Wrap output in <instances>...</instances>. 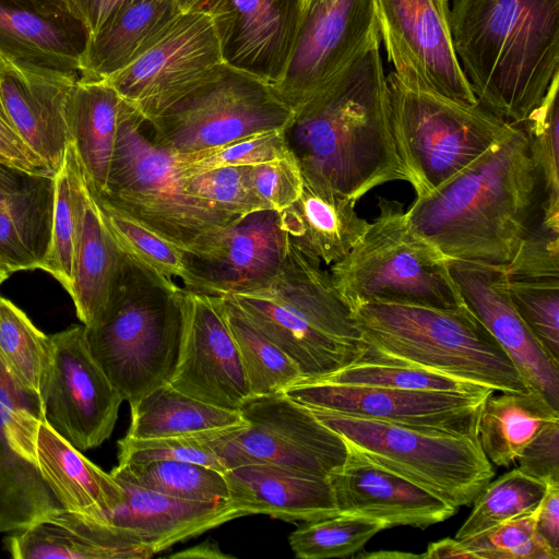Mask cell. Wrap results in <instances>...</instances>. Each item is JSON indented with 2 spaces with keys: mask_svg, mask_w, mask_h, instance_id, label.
<instances>
[{
  "mask_svg": "<svg viewBox=\"0 0 559 559\" xmlns=\"http://www.w3.org/2000/svg\"><path fill=\"white\" fill-rule=\"evenodd\" d=\"M287 246L280 213L253 212L226 226L205 252L187 253L189 290L224 297L260 284L277 271Z\"/></svg>",
  "mask_w": 559,
  "mask_h": 559,
  "instance_id": "21",
  "label": "cell"
},
{
  "mask_svg": "<svg viewBox=\"0 0 559 559\" xmlns=\"http://www.w3.org/2000/svg\"><path fill=\"white\" fill-rule=\"evenodd\" d=\"M36 465L61 508L107 521L124 498L120 484L86 459L47 423L36 436Z\"/></svg>",
  "mask_w": 559,
  "mask_h": 559,
  "instance_id": "28",
  "label": "cell"
},
{
  "mask_svg": "<svg viewBox=\"0 0 559 559\" xmlns=\"http://www.w3.org/2000/svg\"><path fill=\"white\" fill-rule=\"evenodd\" d=\"M50 340L45 420L75 449L96 448L110 437L123 399L92 357L84 325L52 334Z\"/></svg>",
  "mask_w": 559,
  "mask_h": 559,
  "instance_id": "16",
  "label": "cell"
},
{
  "mask_svg": "<svg viewBox=\"0 0 559 559\" xmlns=\"http://www.w3.org/2000/svg\"><path fill=\"white\" fill-rule=\"evenodd\" d=\"M219 0H177L182 13L198 12L210 14Z\"/></svg>",
  "mask_w": 559,
  "mask_h": 559,
  "instance_id": "59",
  "label": "cell"
},
{
  "mask_svg": "<svg viewBox=\"0 0 559 559\" xmlns=\"http://www.w3.org/2000/svg\"><path fill=\"white\" fill-rule=\"evenodd\" d=\"M310 411L370 460L454 508L472 504L493 477L478 438Z\"/></svg>",
  "mask_w": 559,
  "mask_h": 559,
  "instance_id": "9",
  "label": "cell"
},
{
  "mask_svg": "<svg viewBox=\"0 0 559 559\" xmlns=\"http://www.w3.org/2000/svg\"><path fill=\"white\" fill-rule=\"evenodd\" d=\"M289 151L285 130H272L174 157L179 174L185 177L221 167L252 166L282 157Z\"/></svg>",
  "mask_w": 559,
  "mask_h": 559,
  "instance_id": "45",
  "label": "cell"
},
{
  "mask_svg": "<svg viewBox=\"0 0 559 559\" xmlns=\"http://www.w3.org/2000/svg\"><path fill=\"white\" fill-rule=\"evenodd\" d=\"M144 123L121 99L106 189L93 194L187 253L201 254L239 219L186 190L174 155L144 134Z\"/></svg>",
  "mask_w": 559,
  "mask_h": 559,
  "instance_id": "6",
  "label": "cell"
},
{
  "mask_svg": "<svg viewBox=\"0 0 559 559\" xmlns=\"http://www.w3.org/2000/svg\"><path fill=\"white\" fill-rule=\"evenodd\" d=\"M536 512L461 540L476 559H559L535 531Z\"/></svg>",
  "mask_w": 559,
  "mask_h": 559,
  "instance_id": "48",
  "label": "cell"
},
{
  "mask_svg": "<svg viewBox=\"0 0 559 559\" xmlns=\"http://www.w3.org/2000/svg\"><path fill=\"white\" fill-rule=\"evenodd\" d=\"M182 343L169 383L204 403L239 411L251 396L235 341L222 311V297L181 286Z\"/></svg>",
  "mask_w": 559,
  "mask_h": 559,
  "instance_id": "18",
  "label": "cell"
},
{
  "mask_svg": "<svg viewBox=\"0 0 559 559\" xmlns=\"http://www.w3.org/2000/svg\"><path fill=\"white\" fill-rule=\"evenodd\" d=\"M345 442L344 463L328 476L337 513L376 519L386 528H426L457 512V508L377 464L349 441Z\"/></svg>",
  "mask_w": 559,
  "mask_h": 559,
  "instance_id": "22",
  "label": "cell"
},
{
  "mask_svg": "<svg viewBox=\"0 0 559 559\" xmlns=\"http://www.w3.org/2000/svg\"><path fill=\"white\" fill-rule=\"evenodd\" d=\"M352 316L362 338L356 360L412 366L500 392L532 391L466 304L456 309L365 304Z\"/></svg>",
  "mask_w": 559,
  "mask_h": 559,
  "instance_id": "4",
  "label": "cell"
},
{
  "mask_svg": "<svg viewBox=\"0 0 559 559\" xmlns=\"http://www.w3.org/2000/svg\"><path fill=\"white\" fill-rule=\"evenodd\" d=\"M380 39L367 47L285 129L304 183L353 201L408 182L392 135Z\"/></svg>",
  "mask_w": 559,
  "mask_h": 559,
  "instance_id": "1",
  "label": "cell"
},
{
  "mask_svg": "<svg viewBox=\"0 0 559 559\" xmlns=\"http://www.w3.org/2000/svg\"><path fill=\"white\" fill-rule=\"evenodd\" d=\"M2 64H3V61L0 59V68L2 67Z\"/></svg>",
  "mask_w": 559,
  "mask_h": 559,
  "instance_id": "63",
  "label": "cell"
},
{
  "mask_svg": "<svg viewBox=\"0 0 559 559\" xmlns=\"http://www.w3.org/2000/svg\"><path fill=\"white\" fill-rule=\"evenodd\" d=\"M450 24L477 103L524 122L559 74V0H453Z\"/></svg>",
  "mask_w": 559,
  "mask_h": 559,
  "instance_id": "3",
  "label": "cell"
},
{
  "mask_svg": "<svg viewBox=\"0 0 559 559\" xmlns=\"http://www.w3.org/2000/svg\"><path fill=\"white\" fill-rule=\"evenodd\" d=\"M302 9L301 0H219L209 15L223 63L277 83L287 68Z\"/></svg>",
  "mask_w": 559,
  "mask_h": 559,
  "instance_id": "20",
  "label": "cell"
},
{
  "mask_svg": "<svg viewBox=\"0 0 559 559\" xmlns=\"http://www.w3.org/2000/svg\"><path fill=\"white\" fill-rule=\"evenodd\" d=\"M385 528V524L376 519L338 513L304 522L292 532L288 540L297 558H346L358 552L377 533Z\"/></svg>",
  "mask_w": 559,
  "mask_h": 559,
  "instance_id": "41",
  "label": "cell"
},
{
  "mask_svg": "<svg viewBox=\"0 0 559 559\" xmlns=\"http://www.w3.org/2000/svg\"><path fill=\"white\" fill-rule=\"evenodd\" d=\"M508 290L521 319L551 360L559 365V284L508 282Z\"/></svg>",
  "mask_w": 559,
  "mask_h": 559,
  "instance_id": "49",
  "label": "cell"
},
{
  "mask_svg": "<svg viewBox=\"0 0 559 559\" xmlns=\"http://www.w3.org/2000/svg\"><path fill=\"white\" fill-rule=\"evenodd\" d=\"M504 271L509 283L559 284V219L540 212Z\"/></svg>",
  "mask_w": 559,
  "mask_h": 559,
  "instance_id": "47",
  "label": "cell"
},
{
  "mask_svg": "<svg viewBox=\"0 0 559 559\" xmlns=\"http://www.w3.org/2000/svg\"><path fill=\"white\" fill-rule=\"evenodd\" d=\"M180 289L123 252L105 312L84 325L92 357L130 406L175 373L183 331Z\"/></svg>",
  "mask_w": 559,
  "mask_h": 559,
  "instance_id": "5",
  "label": "cell"
},
{
  "mask_svg": "<svg viewBox=\"0 0 559 559\" xmlns=\"http://www.w3.org/2000/svg\"><path fill=\"white\" fill-rule=\"evenodd\" d=\"M116 480L124 498L107 521L136 532L155 554L242 516L228 500L181 499Z\"/></svg>",
  "mask_w": 559,
  "mask_h": 559,
  "instance_id": "27",
  "label": "cell"
},
{
  "mask_svg": "<svg viewBox=\"0 0 559 559\" xmlns=\"http://www.w3.org/2000/svg\"><path fill=\"white\" fill-rule=\"evenodd\" d=\"M115 479L163 495L188 500H228L224 473L183 461H151L118 464L111 469Z\"/></svg>",
  "mask_w": 559,
  "mask_h": 559,
  "instance_id": "39",
  "label": "cell"
},
{
  "mask_svg": "<svg viewBox=\"0 0 559 559\" xmlns=\"http://www.w3.org/2000/svg\"><path fill=\"white\" fill-rule=\"evenodd\" d=\"M82 237L74 264L71 295L76 316L85 326L105 312L120 274L123 251L108 229L90 190Z\"/></svg>",
  "mask_w": 559,
  "mask_h": 559,
  "instance_id": "33",
  "label": "cell"
},
{
  "mask_svg": "<svg viewBox=\"0 0 559 559\" xmlns=\"http://www.w3.org/2000/svg\"><path fill=\"white\" fill-rule=\"evenodd\" d=\"M228 502L242 516L266 514L311 522L338 514L328 478L273 464H246L224 472Z\"/></svg>",
  "mask_w": 559,
  "mask_h": 559,
  "instance_id": "26",
  "label": "cell"
},
{
  "mask_svg": "<svg viewBox=\"0 0 559 559\" xmlns=\"http://www.w3.org/2000/svg\"><path fill=\"white\" fill-rule=\"evenodd\" d=\"M55 179L27 174L13 189L0 190V262L13 273L41 269L52 229Z\"/></svg>",
  "mask_w": 559,
  "mask_h": 559,
  "instance_id": "31",
  "label": "cell"
},
{
  "mask_svg": "<svg viewBox=\"0 0 559 559\" xmlns=\"http://www.w3.org/2000/svg\"><path fill=\"white\" fill-rule=\"evenodd\" d=\"M547 485L514 468L490 483L475 499L474 508L455 538L463 540L510 520L537 511Z\"/></svg>",
  "mask_w": 559,
  "mask_h": 559,
  "instance_id": "40",
  "label": "cell"
},
{
  "mask_svg": "<svg viewBox=\"0 0 559 559\" xmlns=\"http://www.w3.org/2000/svg\"><path fill=\"white\" fill-rule=\"evenodd\" d=\"M186 190L218 212L240 219L263 211L251 182L250 166H228L183 177Z\"/></svg>",
  "mask_w": 559,
  "mask_h": 559,
  "instance_id": "46",
  "label": "cell"
},
{
  "mask_svg": "<svg viewBox=\"0 0 559 559\" xmlns=\"http://www.w3.org/2000/svg\"><path fill=\"white\" fill-rule=\"evenodd\" d=\"M134 1L136 0H64V3L69 13L83 24L91 36Z\"/></svg>",
  "mask_w": 559,
  "mask_h": 559,
  "instance_id": "54",
  "label": "cell"
},
{
  "mask_svg": "<svg viewBox=\"0 0 559 559\" xmlns=\"http://www.w3.org/2000/svg\"><path fill=\"white\" fill-rule=\"evenodd\" d=\"M358 557H372V558H377V557H381V558H385V557H399V558H405V557H411V558H420V555H415V554H408V552H388V554H384L383 551H380L378 554H370V555H361V556H358Z\"/></svg>",
  "mask_w": 559,
  "mask_h": 559,
  "instance_id": "61",
  "label": "cell"
},
{
  "mask_svg": "<svg viewBox=\"0 0 559 559\" xmlns=\"http://www.w3.org/2000/svg\"><path fill=\"white\" fill-rule=\"evenodd\" d=\"M239 413L245 425L214 431L207 439L226 469L273 464L328 478L346 459L344 438L284 392L250 396Z\"/></svg>",
  "mask_w": 559,
  "mask_h": 559,
  "instance_id": "11",
  "label": "cell"
},
{
  "mask_svg": "<svg viewBox=\"0 0 559 559\" xmlns=\"http://www.w3.org/2000/svg\"><path fill=\"white\" fill-rule=\"evenodd\" d=\"M0 356L15 380L44 403L52 368L50 336L0 296Z\"/></svg>",
  "mask_w": 559,
  "mask_h": 559,
  "instance_id": "38",
  "label": "cell"
},
{
  "mask_svg": "<svg viewBox=\"0 0 559 559\" xmlns=\"http://www.w3.org/2000/svg\"><path fill=\"white\" fill-rule=\"evenodd\" d=\"M312 381L449 392H478L487 388L412 366L360 360H355L334 373Z\"/></svg>",
  "mask_w": 559,
  "mask_h": 559,
  "instance_id": "44",
  "label": "cell"
},
{
  "mask_svg": "<svg viewBox=\"0 0 559 559\" xmlns=\"http://www.w3.org/2000/svg\"><path fill=\"white\" fill-rule=\"evenodd\" d=\"M12 274L10 269L0 262V285Z\"/></svg>",
  "mask_w": 559,
  "mask_h": 559,
  "instance_id": "62",
  "label": "cell"
},
{
  "mask_svg": "<svg viewBox=\"0 0 559 559\" xmlns=\"http://www.w3.org/2000/svg\"><path fill=\"white\" fill-rule=\"evenodd\" d=\"M252 188L265 210L283 212L300 197L304 179L292 151L286 155L250 166Z\"/></svg>",
  "mask_w": 559,
  "mask_h": 559,
  "instance_id": "51",
  "label": "cell"
},
{
  "mask_svg": "<svg viewBox=\"0 0 559 559\" xmlns=\"http://www.w3.org/2000/svg\"><path fill=\"white\" fill-rule=\"evenodd\" d=\"M222 311L237 346L251 396L281 393L301 380L298 367L230 297H222Z\"/></svg>",
  "mask_w": 559,
  "mask_h": 559,
  "instance_id": "37",
  "label": "cell"
},
{
  "mask_svg": "<svg viewBox=\"0 0 559 559\" xmlns=\"http://www.w3.org/2000/svg\"><path fill=\"white\" fill-rule=\"evenodd\" d=\"M0 163L29 175L51 176L41 159L26 145L0 109Z\"/></svg>",
  "mask_w": 559,
  "mask_h": 559,
  "instance_id": "53",
  "label": "cell"
},
{
  "mask_svg": "<svg viewBox=\"0 0 559 559\" xmlns=\"http://www.w3.org/2000/svg\"><path fill=\"white\" fill-rule=\"evenodd\" d=\"M170 558L181 559H229L233 556L224 554L216 542H204L191 548L185 549L169 556Z\"/></svg>",
  "mask_w": 559,
  "mask_h": 559,
  "instance_id": "57",
  "label": "cell"
},
{
  "mask_svg": "<svg viewBox=\"0 0 559 559\" xmlns=\"http://www.w3.org/2000/svg\"><path fill=\"white\" fill-rule=\"evenodd\" d=\"M386 83L395 148L416 198L437 189L516 127L478 103L443 97L394 71Z\"/></svg>",
  "mask_w": 559,
  "mask_h": 559,
  "instance_id": "8",
  "label": "cell"
},
{
  "mask_svg": "<svg viewBox=\"0 0 559 559\" xmlns=\"http://www.w3.org/2000/svg\"><path fill=\"white\" fill-rule=\"evenodd\" d=\"M55 204L51 240L41 270L69 293L82 237L90 188L76 151L69 142L63 164L53 176Z\"/></svg>",
  "mask_w": 559,
  "mask_h": 559,
  "instance_id": "36",
  "label": "cell"
},
{
  "mask_svg": "<svg viewBox=\"0 0 559 559\" xmlns=\"http://www.w3.org/2000/svg\"><path fill=\"white\" fill-rule=\"evenodd\" d=\"M293 110L275 87L222 63L202 84L147 123L154 144L173 155L285 130Z\"/></svg>",
  "mask_w": 559,
  "mask_h": 559,
  "instance_id": "10",
  "label": "cell"
},
{
  "mask_svg": "<svg viewBox=\"0 0 559 559\" xmlns=\"http://www.w3.org/2000/svg\"><path fill=\"white\" fill-rule=\"evenodd\" d=\"M79 79V75L39 72L5 61L0 68V109L52 177L61 168L70 142L66 104L71 86Z\"/></svg>",
  "mask_w": 559,
  "mask_h": 559,
  "instance_id": "23",
  "label": "cell"
},
{
  "mask_svg": "<svg viewBox=\"0 0 559 559\" xmlns=\"http://www.w3.org/2000/svg\"><path fill=\"white\" fill-rule=\"evenodd\" d=\"M355 203L304 183L299 199L280 213L281 223L300 252L331 265L348 253L369 226Z\"/></svg>",
  "mask_w": 559,
  "mask_h": 559,
  "instance_id": "30",
  "label": "cell"
},
{
  "mask_svg": "<svg viewBox=\"0 0 559 559\" xmlns=\"http://www.w3.org/2000/svg\"><path fill=\"white\" fill-rule=\"evenodd\" d=\"M527 134L514 130L406 211L409 225L452 260L504 266L542 212Z\"/></svg>",
  "mask_w": 559,
  "mask_h": 559,
  "instance_id": "2",
  "label": "cell"
},
{
  "mask_svg": "<svg viewBox=\"0 0 559 559\" xmlns=\"http://www.w3.org/2000/svg\"><path fill=\"white\" fill-rule=\"evenodd\" d=\"M377 206L378 214L362 236L329 270L350 311L365 304L464 306L449 259L414 230L403 204L379 197Z\"/></svg>",
  "mask_w": 559,
  "mask_h": 559,
  "instance_id": "7",
  "label": "cell"
},
{
  "mask_svg": "<svg viewBox=\"0 0 559 559\" xmlns=\"http://www.w3.org/2000/svg\"><path fill=\"white\" fill-rule=\"evenodd\" d=\"M420 558L425 559H448V558H460V559H476L475 555L468 550L461 540L456 538H443L438 542L431 543L425 554L420 555Z\"/></svg>",
  "mask_w": 559,
  "mask_h": 559,
  "instance_id": "56",
  "label": "cell"
},
{
  "mask_svg": "<svg viewBox=\"0 0 559 559\" xmlns=\"http://www.w3.org/2000/svg\"><path fill=\"white\" fill-rule=\"evenodd\" d=\"M177 0H136L88 36L80 80L103 81L152 47L181 14Z\"/></svg>",
  "mask_w": 559,
  "mask_h": 559,
  "instance_id": "29",
  "label": "cell"
},
{
  "mask_svg": "<svg viewBox=\"0 0 559 559\" xmlns=\"http://www.w3.org/2000/svg\"><path fill=\"white\" fill-rule=\"evenodd\" d=\"M212 432L214 431L148 439H133L124 436L118 441V464L183 461L201 464L224 473L226 468L222 460L207 444V439Z\"/></svg>",
  "mask_w": 559,
  "mask_h": 559,
  "instance_id": "50",
  "label": "cell"
},
{
  "mask_svg": "<svg viewBox=\"0 0 559 559\" xmlns=\"http://www.w3.org/2000/svg\"><path fill=\"white\" fill-rule=\"evenodd\" d=\"M43 401L21 385L0 356V533L20 531L61 508L36 465Z\"/></svg>",
  "mask_w": 559,
  "mask_h": 559,
  "instance_id": "17",
  "label": "cell"
},
{
  "mask_svg": "<svg viewBox=\"0 0 559 559\" xmlns=\"http://www.w3.org/2000/svg\"><path fill=\"white\" fill-rule=\"evenodd\" d=\"M27 174L10 168L0 163V190L19 187Z\"/></svg>",
  "mask_w": 559,
  "mask_h": 559,
  "instance_id": "58",
  "label": "cell"
},
{
  "mask_svg": "<svg viewBox=\"0 0 559 559\" xmlns=\"http://www.w3.org/2000/svg\"><path fill=\"white\" fill-rule=\"evenodd\" d=\"M87 39V31L71 14H49L22 0H0V59L5 62L80 76Z\"/></svg>",
  "mask_w": 559,
  "mask_h": 559,
  "instance_id": "25",
  "label": "cell"
},
{
  "mask_svg": "<svg viewBox=\"0 0 559 559\" xmlns=\"http://www.w3.org/2000/svg\"><path fill=\"white\" fill-rule=\"evenodd\" d=\"M127 437L165 438L242 426L239 411L221 408L189 396L170 383L160 385L130 406Z\"/></svg>",
  "mask_w": 559,
  "mask_h": 559,
  "instance_id": "35",
  "label": "cell"
},
{
  "mask_svg": "<svg viewBox=\"0 0 559 559\" xmlns=\"http://www.w3.org/2000/svg\"><path fill=\"white\" fill-rule=\"evenodd\" d=\"M93 195L108 229L126 254L160 275L170 280L179 278L186 289L191 288L192 278L185 250Z\"/></svg>",
  "mask_w": 559,
  "mask_h": 559,
  "instance_id": "43",
  "label": "cell"
},
{
  "mask_svg": "<svg viewBox=\"0 0 559 559\" xmlns=\"http://www.w3.org/2000/svg\"><path fill=\"white\" fill-rule=\"evenodd\" d=\"M559 74L539 106L522 122L527 134L531 158L538 171L545 218L559 219Z\"/></svg>",
  "mask_w": 559,
  "mask_h": 559,
  "instance_id": "42",
  "label": "cell"
},
{
  "mask_svg": "<svg viewBox=\"0 0 559 559\" xmlns=\"http://www.w3.org/2000/svg\"><path fill=\"white\" fill-rule=\"evenodd\" d=\"M501 393L485 400L477 438L490 463L508 467L546 424L559 418V411L535 391Z\"/></svg>",
  "mask_w": 559,
  "mask_h": 559,
  "instance_id": "34",
  "label": "cell"
},
{
  "mask_svg": "<svg viewBox=\"0 0 559 559\" xmlns=\"http://www.w3.org/2000/svg\"><path fill=\"white\" fill-rule=\"evenodd\" d=\"M15 559H147L156 554L133 530L57 508L8 538Z\"/></svg>",
  "mask_w": 559,
  "mask_h": 559,
  "instance_id": "24",
  "label": "cell"
},
{
  "mask_svg": "<svg viewBox=\"0 0 559 559\" xmlns=\"http://www.w3.org/2000/svg\"><path fill=\"white\" fill-rule=\"evenodd\" d=\"M535 531L545 545L559 557V485H548L536 511Z\"/></svg>",
  "mask_w": 559,
  "mask_h": 559,
  "instance_id": "55",
  "label": "cell"
},
{
  "mask_svg": "<svg viewBox=\"0 0 559 559\" xmlns=\"http://www.w3.org/2000/svg\"><path fill=\"white\" fill-rule=\"evenodd\" d=\"M223 63L209 14L181 13L152 47L107 81L147 123Z\"/></svg>",
  "mask_w": 559,
  "mask_h": 559,
  "instance_id": "13",
  "label": "cell"
},
{
  "mask_svg": "<svg viewBox=\"0 0 559 559\" xmlns=\"http://www.w3.org/2000/svg\"><path fill=\"white\" fill-rule=\"evenodd\" d=\"M449 269L464 302L510 357L528 389L559 411V365L519 316L504 266L449 259Z\"/></svg>",
  "mask_w": 559,
  "mask_h": 559,
  "instance_id": "19",
  "label": "cell"
},
{
  "mask_svg": "<svg viewBox=\"0 0 559 559\" xmlns=\"http://www.w3.org/2000/svg\"><path fill=\"white\" fill-rule=\"evenodd\" d=\"M394 72L443 97L477 104L456 57L448 0H376Z\"/></svg>",
  "mask_w": 559,
  "mask_h": 559,
  "instance_id": "15",
  "label": "cell"
},
{
  "mask_svg": "<svg viewBox=\"0 0 559 559\" xmlns=\"http://www.w3.org/2000/svg\"><path fill=\"white\" fill-rule=\"evenodd\" d=\"M493 391L389 389L300 380L284 393L310 409L477 438L481 406Z\"/></svg>",
  "mask_w": 559,
  "mask_h": 559,
  "instance_id": "14",
  "label": "cell"
},
{
  "mask_svg": "<svg viewBox=\"0 0 559 559\" xmlns=\"http://www.w3.org/2000/svg\"><path fill=\"white\" fill-rule=\"evenodd\" d=\"M380 38L376 0H308L287 68L273 86L295 115Z\"/></svg>",
  "mask_w": 559,
  "mask_h": 559,
  "instance_id": "12",
  "label": "cell"
},
{
  "mask_svg": "<svg viewBox=\"0 0 559 559\" xmlns=\"http://www.w3.org/2000/svg\"><path fill=\"white\" fill-rule=\"evenodd\" d=\"M37 10L49 14H70L64 0H22Z\"/></svg>",
  "mask_w": 559,
  "mask_h": 559,
  "instance_id": "60",
  "label": "cell"
},
{
  "mask_svg": "<svg viewBox=\"0 0 559 559\" xmlns=\"http://www.w3.org/2000/svg\"><path fill=\"white\" fill-rule=\"evenodd\" d=\"M121 98L105 80H76L66 104L70 142L90 190L99 195L107 185L114 155Z\"/></svg>",
  "mask_w": 559,
  "mask_h": 559,
  "instance_id": "32",
  "label": "cell"
},
{
  "mask_svg": "<svg viewBox=\"0 0 559 559\" xmlns=\"http://www.w3.org/2000/svg\"><path fill=\"white\" fill-rule=\"evenodd\" d=\"M519 469L545 485H559V418L549 421L516 457Z\"/></svg>",
  "mask_w": 559,
  "mask_h": 559,
  "instance_id": "52",
  "label": "cell"
}]
</instances>
